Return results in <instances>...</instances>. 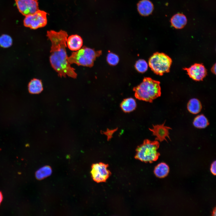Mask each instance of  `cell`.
<instances>
[{
    "mask_svg": "<svg viewBox=\"0 0 216 216\" xmlns=\"http://www.w3.org/2000/svg\"><path fill=\"white\" fill-rule=\"evenodd\" d=\"M202 107L200 101L195 98L190 100L187 104L188 110L190 112L193 114H196L199 113Z\"/></svg>",
    "mask_w": 216,
    "mask_h": 216,
    "instance_id": "cell-16",
    "label": "cell"
},
{
    "mask_svg": "<svg viewBox=\"0 0 216 216\" xmlns=\"http://www.w3.org/2000/svg\"><path fill=\"white\" fill-rule=\"evenodd\" d=\"M135 67L138 72L143 73L147 70L148 64L144 60L139 59L136 62Z\"/></svg>",
    "mask_w": 216,
    "mask_h": 216,
    "instance_id": "cell-21",
    "label": "cell"
},
{
    "mask_svg": "<svg viewBox=\"0 0 216 216\" xmlns=\"http://www.w3.org/2000/svg\"><path fill=\"white\" fill-rule=\"evenodd\" d=\"M47 14L45 11L38 10L34 13L26 16L24 25L33 29L44 27L47 23Z\"/></svg>",
    "mask_w": 216,
    "mask_h": 216,
    "instance_id": "cell-6",
    "label": "cell"
},
{
    "mask_svg": "<svg viewBox=\"0 0 216 216\" xmlns=\"http://www.w3.org/2000/svg\"><path fill=\"white\" fill-rule=\"evenodd\" d=\"M106 60L110 65H116L118 62L119 58L117 55L112 52H110L107 55Z\"/></svg>",
    "mask_w": 216,
    "mask_h": 216,
    "instance_id": "cell-22",
    "label": "cell"
},
{
    "mask_svg": "<svg viewBox=\"0 0 216 216\" xmlns=\"http://www.w3.org/2000/svg\"><path fill=\"white\" fill-rule=\"evenodd\" d=\"M165 123L162 124L153 125L152 128H149V130L152 132L153 134L156 137L155 140L162 142L166 140V137L169 139V130L171 129L169 127L164 125Z\"/></svg>",
    "mask_w": 216,
    "mask_h": 216,
    "instance_id": "cell-10",
    "label": "cell"
},
{
    "mask_svg": "<svg viewBox=\"0 0 216 216\" xmlns=\"http://www.w3.org/2000/svg\"><path fill=\"white\" fill-rule=\"evenodd\" d=\"M28 90L32 94H38L41 93L43 90L41 81L39 79L34 78L32 80L28 83Z\"/></svg>",
    "mask_w": 216,
    "mask_h": 216,
    "instance_id": "cell-13",
    "label": "cell"
},
{
    "mask_svg": "<svg viewBox=\"0 0 216 216\" xmlns=\"http://www.w3.org/2000/svg\"><path fill=\"white\" fill-rule=\"evenodd\" d=\"M66 44L70 50L77 51L82 47L83 40L81 37L77 34L72 35L67 38Z\"/></svg>",
    "mask_w": 216,
    "mask_h": 216,
    "instance_id": "cell-11",
    "label": "cell"
},
{
    "mask_svg": "<svg viewBox=\"0 0 216 216\" xmlns=\"http://www.w3.org/2000/svg\"><path fill=\"white\" fill-rule=\"evenodd\" d=\"M216 161H214L211 164L210 170L211 173L214 175H216Z\"/></svg>",
    "mask_w": 216,
    "mask_h": 216,
    "instance_id": "cell-23",
    "label": "cell"
},
{
    "mask_svg": "<svg viewBox=\"0 0 216 216\" xmlns=\"http://www.w3.org/2000/svg\"><path fill=\"white\" fill-rule=\"evenodd\" d=\"M172 62L171 58L167 55L156 52L149 58L148 64L154 73L162 76L170 71Z\"/></svg>",
    "mask_w": 216,
    "mask_h": 216,
    "instance_id": "cell-5",
    "label": "cell"
},
{
    "mask_svg": "<svg viewBox=\"0 0 216 216\" xmlns=\"http://www.w3.org/2000/svg\"><path fill=\"white\" fill-rule=\"evenodd\" d=\"M216 208H214V209L213 210L212 213V214L213 216H216Z\"/></svg>",
    "mask_w": 216,
    "mask_h": 216,
    "instance_id": "cell-27",
    "label": "cell"
},
{
    "mask_svg": "<svg viewBox=\"0 0 216 216\" xmlns=\"http://www.w3.org/2000/svg\"><path fill=\"white\" fill-rule=\"evenodd\" d=\"M169 171V168L168 165L164 163H161L156 166L154 172L157 177L162 178L168 175Z\"/></svg>",
    "mask_w": 216,
    "mask_h": 216,
    "instance_id": "cell-17",
    "label": "cell"
},
{
    "mask_svg": "<svg viewBox=\"0 0 216 216\" xmlns=\"http://www.w3.org/2000/svg\"><path fill=\"white\" fill-rule=\"evenodd\" d=\"M101 54V50L96 51L84 46L79 50L72 52L67 60L70 64H75L78 66L92 67L96 58Z\"/></svg>",
    "mask_w": 216,
    "mask_h": 216,
    "instance_id": "cell-3",
    "label": "cell"
},
{
    "mask_svg": "<svg viewBox=\"0 0 216 216\" xmlns=\"http://www.w3.org/2000/svg\"><path fill=\"white\" fill-rule=\"evenodd\" d=\"M193 124L195 127L199 128H205L209 124L207 118L202 114L196 117L194 120Z\"/></svg>",
    "mask_w": 216,
    "mask_h": 216,
    "instance_id": "cell-18",
    "label": "cell"
},
{
    "mask_svg": "<svg viewBox=\"0 0 216 216\" xmlns=\"http://www.w3.org/2000/svg\"><path fill=\"white\" fill-rule=\"evenodd\" d=\"M51 172V168L48 166H45L40 169L36 172V177L38 179H42L50 176Z\"/></svg>",
    "mask_w": 216,
    "mask_h": 216,
    "instance_id": "cell-19",
    "label": "cell"
},
{
    "mask_svg": "<svg viewBox=\"0 0 216 216\" xmlns=\"http://www.w3.org/2000/svg\"><path fill=\"white\" fill-rule=\"evenodd\" d=\"M159 147L158 141L145 140L136 149L135 158L142 161L150 163L156 161L160 155L158 149Z\"/></svg>",
    "mask_w": 216,
    "mask_h": 216,
    "instance_id": "cell-4",
    "label": "cell"
},
{
    "mask_svg": "<svg viewBox=\"0 0 216 216\" xmlns=\"http://www.w3.org/2000/svg\"><path fill=\"white\" fill-rule=\"evenodd\" d=\"M136 106L135 99L132 98L124 99L120 104L122 110L125 112H129L134 110Z\"/></svg>",
    "mask_w": 216,
    "mask_h": 216,
    "instance_id": "cell-15",
    "label": "cell"
},
{
    "mask_svg": "<svg viewBox=\"0 0 216 216\" xmlns=\"http://www.w3.org/2000/svg\"><path fill=\"white\" fill-rule=\"evenodd\" d=\"M187 20L183 14H178L174 15L171 18V22L174 27L177 29L183 28L186 24Z\"/></svg>",
    "mask_w": 216,
    "mask_h": 216,
    "instance_id": "cell-14",
    "label": "cell"
},
{
    "mask_svg": "<svg viewBox=\"0 0 216 216\" xmlns=\"http://www.w3.org/2000/svg\"><path fill=\"white\" fill-rule=\"evenodd\" d=\"M108 166L107 164L102 163L93 164L91 171L93 180L98 183L105 182L111 175Z\"/></svg>",
    "mask_w": 216,
    "mask_h": 216,
    "instance_id": "cell-7",
    "label": "cell"
},
{
    "mask_svg": "<svg viewBox=\"0 0 216 216\" xmlns=\"http://www.w3.org/2000/svg\"><path fill=\"white\" fill-rule=\"evenodd\" d=\"M3 199V196L2 193L0 191V204L2 202Z\"/></svg>",
    "mask_w": 216,
    "mask_h": 216,
    "instance_id": "cell-26",
    "label": "cell"
},
{
    "mask_svg": "<svg viewBox=\"0 0 216 216\" xmlns=\"http://www.w3.org/2000/svg\"><path fill=\"white\" fill-rule=\"evenodd\" d=\"M183 69L187 71L190 78L196 81H202L207 74V70L202 64L195 63L188 68Z\"/></svg>",
    "mask_w": 216,
    "mask_h": 216,
    "instance_id": "cell-9",
    "label": "cell"
},
{
    "mask_svg": "<svg viewBox=\"0 0 216 216\" xmlns=\"http://www.w3.org/2000/svg\"><path fill=\"white\" fill-rule=\"evenodd\" d=\"M137 8L141 15L146 16L152 13L153 9V6L152 3L149 0H142L138 4Z\"/></svg>",
    "mask_w": 216,
    "mask_h": 216,
    "instance_id": "cell-12",
    "label": "cell"
},
{
    "mask_svg": "<svg viewBox=\"0 0 216 216\" xmlns=\"http://www.w3.org/2000/svg\"><path fill=\"white\" fill-rule=\"evenodd\" d=\"M12 44V39L9 35L4 34L0 37V46L4 48L10 46Z\"/></svg>",
    "mask_w": 216,
    "mask_h": 216,
    "instance_id": "cell-20",
    "label": "cell"
},
{
    "mask_svg": "<svg viewBox=\"0 0 216 216\" xmlns=\"http://www.w3.org/2000/svg\"><path fill=\"white\" fill-rule=\"evenodd\" d=\"M67 33L61 30L57 32L50 30L47 32L46 36L51 42L50 61L52 68L60 77L66 75L75 79L77 74L75 69L72 67L68 61L66 52Z\"/></svg>",
    "mask_w": 216,
    "mask_h": 216,
    "instance_id": "cell-1",
    "label": "cell"
},
{
    "mask_svg": "<svg viewBox=\"0 0 216 216\" xmlns=\"http://www.w3.org/2000/svg\"><path fill=\"white\" fill-rule=\"evenodd\" d=\"M15 1L19 11L24 16L34 13L39 10L38 0H15Z\"/></svg>",
    "mask_w": 216,
    "mask_h": 216,
    "instance_id": "cell-8",
    "label": "cell"
},
{
    "mask_svg": "<svg viewBox=\"0 0 216 216\" xmlns=\"http://www.w3.org/2000/svg\"><path fill=\"white\" fill-rule=\"evenodd\" d=\"M115 131V130H107V131L106 132V133H105V134H106L108 136V138L109 136H110V138H111L110 136H112V134Z\"/></svg>",
    "mask_w": 216,
    "mask_h": 216,
    "instance_id": "cell-24",
    "label": "cell"
},
{
    "mask_svg": "<svg viewBox=\"0 0 216 216\" xmlns=\"http://www.w3.org/2000/svg\"><path fill=\"white\" fill-rule=\"evenodd\" d=\"M133 90L136 98L150 103L161 94L160 82L148 77H144L142 82L134 87Z\"/></svg>",
    "mask_w": 216,
    "mask_h": 216,
    "instance_id": "cell-2",
    "label": "cell"
},
{
    "mask_svg": "<svg viewBox=\"0 0 216 216\" xmlns=\"http://www.w3.org/2000/svg\"><path fill=\"white\" fill-rule=\"evenodd\" d=\"M216 64L215 63L212 67L211 70L214 74H216Z\"/></svg>",
    "mask_w": 216,
    "mask_h": 216,
    "instance_id": "cell-25",
    "label": "cell"
}]
</instances>
